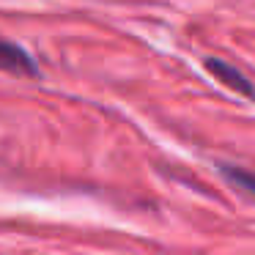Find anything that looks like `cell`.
<instances>
[{
	"label": "cell",
	"instance_id": "1",
	"mask_svg": "<svg viewBox=\"0 0 255 255\" xmlns=\"http://www.w3.org/2000/svg\"><path fill=\"white\" fill-rule=\"evenodd\" d=\"M0 72L19 74V77H39L41 69L36 63V58L25 47H19L0 36Z\"/></svg>",
	"mask_w": 255,
	"mask_h": 255
},
{
	"label": "cell",
	"instance_id": "2",
	"mask_svg": "<svg viewBox=\"0 0 255 255\" xmlns=\"http://www.w3.org/2000/svg\"><path fill=\"white\" fill-rule=\"evenodd\" d=\"M206 69H209V72L214 74L222 85H228L231 91H236V94H242V96H247V99L255 102V85H253V80H247V74H242L236 66H233V63L222 61V58H209V61H206Z\"/></svg>",
	"mask_w": 255,
	"mask_h": 255
},
{
	"label": "cell",
	"instance_id": "3",
	"mask_svg": "<svg viewBox=\"0 0 255 255\" xmlns=\"http://www.w3.org/2000/svg\"><path fill=\"white\" fill-rule=\"evenodd\" d=\"M222 176H225L231 184H236L239 189H244V192L255 195V173H253V170L233 167V165H222Z\"/></svg>",
	"mask_w": 255,
	"mask_h": 255
}]
</instances>
